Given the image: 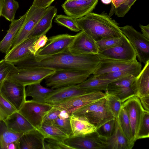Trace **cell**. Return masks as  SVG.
<instances>
[{
	"label": "cell",
	"instance_id": "6da1fadb",
	"mask_svg": "<svg viewBox=\"0 0 149 149\" xmlns=\"http://www.w3.org/2000/svg\"><path fill=\"white\" fill-rule=\"evenodd\" d=\"M100 59L96 54H77L68 50L47 56H37L32 54L13 63L18 69L33 68H48L55 71L73 70L93 74Z\"/></svg>",
	"mask_w": 149,
	"mask_h": 149
},
{
	"label": "cell",
	"instance_id": "7a4b0ae2",
	"mask_svg": "<svg viewBox=\"0 0 149 149\" xmlns=\"http://www.w3.org/2000/svg\"><path fill=\"white\" fill-rule=\"evenodd\" d=\"M80 31H83L96 41L107 38H120L123 35L118 24L103 12H91L75 19Z\"/></svg>",
	"mask_w": 149,
	"mask_h": 149
},
{
	"label": "cell",
	"instance_id": "3957f363",
	"mask_svg": "<svg viewBox=\"0 0 149 149\" xmlns=\"http://www.w3.org/2000/svg\"><path fill=\"white\" fill-rule=\"evenodd\" d=\"M91 75L87 72L78 70H57L45 78V83L47 87L55 89L79 84Z\"/></svg>",
	"mask_w": 149,
	"mask_h": 149
},
{
	"label": "cell",
	"instance_id": "277c9868",
	"mask_svg": "<svg viewBox=\"0 0 149 149\" xmlns=\"http://www.w3.org/2000/svg\"><path fill=\"white\" fill-rule=\"evenodd\" d=\"M72 114L84 115L96 128L114 118L107 104L106 97L85 106Z\"/></svg>",
	"mask_w": 149,
	"mask_h": 149
},
{
	"label": "cell",
	"instance_id": "5b68a950",
	"mask_svg": "<svg viewBox=\"0 0 149 149\" xmlns=\"http://www.w3.org/2000/svg\"><path fill=\"white\" fill-rule=\"evenodd\" d=\"M54 72L53 70L45 68L18 69L16 67L11 72L7 79L26 86L31 84L41 83Z\"/></svg>",
	"mask_w": 149,
	"mask_h": 149
},
{
	"label": "cell",
	"instance_id": "8992f818",
	"mask_svg": "<svg viewBox=\"0 0 149 149\" xmlns=\"http://www.w3.org/2000/svg\"><path fill=\"white\" fill-rule=\"evenodd\" d=\"M53 107L46 103L26 100L18 111L36 129L41 126L45 116Z\"/></svg>",
	"mask_w": 149,
	"mask_h": 149
},
{
	"label": "cell",
	"instance_id": "52a82bcc",
	"mask_svg": "<svg viewBox=\"0 0 149 149\" xmlns=\"http://www.w3.org/2000/svg\"><path fill=\"white\" fill-rule=\"evenodd\" d=\"M106 96V94L102 91H93L77 95L51 105L61 110H65L70 115L77 110Z\"/></svg>",
	"mask_w": 149,
	"mask_h": 149
},
{
	"label": "cell",
	"instance_id": "ba28073f",
	"mask_svg": "<svg viewBox=\"0 0 149 149\" xmlns=\"http://www.w3.org/2000/svg\"><path fill=\"white\" fill-rule=\"evenodd\" d=\"M120 29L133 47L139 61L145 64L149 61V40L132 26L126 25Z\"/></svg>",
	"mask_w": 149,
	"mask_h": 149
},
{
	"label": "cell",
	"instance_id": "9c48e42d",
	"mask_svg": "<svg viewBox=\"0 0 149 149\" xmlns=\"http://www.w3.org/2000/svg\"><path fill=\"white\" fill-rule=\"evenodd\" d=\"M135 77L130 76L109 83L105 93L114 96L123 103L136 95Z\"/></svg>",
	"mask_w": 149,
	"mask_h": 149
},
{
	"label": "cell",
	"instance_id": "30bf717a",
	"mask_svg": "<svg viewBox=\"0 0 149 149\" xmlns=\"http://www.w3.org/2000/svg\"><path fill=\"white\" fill-rule=\"evenodd\" d=\"M26 86L6 79L0 85V93L3 98L17 111L26 100Z\"/></svg>",
	"mask_w": 149,
	"mask_h": 149
},
{
	"label": "cell",
	"instance_id": "8fae6325",
	"mask_svg": "<svg viewBox=\"0 0 149 149\" xmlns=\"http://www.w3.org/2000/svg\"><path fill=\"white\" fill-rule=\"evenodd\" d=\"M64 142L72 149H107L106 139L100 136L95 131L84 135L71 136Z\"/></svg>",
	"mask_w": 149,
	"mask_h": 149
},
{
	"label": "cell",
	"instance_id": "7c38bea8",
	"mask_svg": "<svg viewBox=\"0 0 149 149\" xmlns=\"http://www.w3.org/2000/svg\"><path fill=\"white\" fill-rule=\"evenodd\" d=\"M47 8H39L32 5L26 13L24 22L16 35L11 49L29 38L31 32L46 11Z\"/></svg>",
	"mask_w": 149,
	"mask_h": 149
},
{
	"label": "cell",
	"instance_id": "4fadbf2b",
	"mask_svg": "<svg viewBox=\"0 0 149 149\" xmlns=\"http://www.w3.org/2000/svg\"><path fill=\"white\" fill-rule=\"evenodd\" d=\"M76 36V35L64 34L50 37L45 46L39 49L35 56L53 55L68 50Z\"/></svg>",
	"mask_w": 149,
	"mask_h": 149
},
{
	"label": "cell",
	"instance_id": "5bb4252c",
	"mask_svg": "<svg viewBox=\"0 0 149 149\" xmlns=\"http://www.w3.org/2000/svg\"><path fill=\"white\" fill-rule=\"evenodd\" d=\"M97 55L99 58L128 61L136 60L135 50L125 35L123 42L121 45L99 51Z\"/></svg>",
	"mask_w": 149,
	"mask_h": 149
},
{
	"label": "cell",
	"instance_id": "9a60e30c",
	"mask_svg": "<svg viewBox=\"0 0 149 149\" xmlns=\"http://www.w3.org/2000/svg\"><path fill=\"white\" fill-rule=\"evenodd\" d=\"M98 0H66L62 6L65 13L74 19L81 18L91 12Z\"/></svg>",
	"mask_w": 149,
	"mask_h": 149
},
{
	"label": "cell",
	"instance_id": "2e32d148",
	"mask_svg": "<svg viewBox=\"0 0 149 149\" xmlns=\"http://www.w3.org/2000/svg\"><path fill=\"white\" fill-rule=\"evenodd\" d=\"M68 50L77 54H97L99 52L96 41L83 31H80L76 34Z\"/></svg>",
	"mask_w": 149,
	"mask_h": 149
},
{
	"label": "cell",
	"instance_id": "e0dca14e",
	"mask_svg": "<svg viewBox=\"0 0 149 149\" xmlns=\"http://www.w3.org/2000/svg\"><path fill=\"white\" fill-rule=\"evenodd\" d=\"M122 106L126 109L130 120L133 140L135 142L137 133L144 110L139 98L136 96L132 97L123 102Z\"/></svg>",
	"mask_w": 149,
	"mask_h": 149
},
{
	"label": "cell",
	"instance_id": "ac0fdd59",
	"mask_svg": "<svg viewBox=\"0 0 149 149\" xmlns=\"http://www.w3.org/2000/svg\"><path fill=\"white\" fill-rule=\"evenodd\" d=\"M93 91L79 88L77 85L54 89L47 96L45 102L52 105L72 97Z\"/></svg>",
	"mask_w": 149,
	"mask_h": 149
},
{
	"label": "cell",
	"instance_id": "d6986e66",
	"mask_svg": "<svg viewBox=\"0 0 149 149\" xmlns=\"http://www.w3.org/2000/svg\"><path fill=\"white\" fill-rule=\"evenodd\" d=\"M100 59V62L93 73L95 75L97 76L142 65L141 63L137 60L128 61L104 58Z\"/></svg>",
	"mask_w": 149,
	"mask_h": 149
},
{
	"label": "cell",
	"instance_id": "ffe728a7",
	"mask_svg": "<svg viewBox=\"0 0 149 149\" xmlns=\"http://www.w3.org/2000/svg\"><path fill=\"white\" fill-rule=\"evenodd\" d=\"M38 37L28 38L13 48L6 54L4 59L14 63L18 62L32 54L29 49L38 39Z\"/></svg>",
	"mask_w": 149,
	"mask_h": 149
},
{
	"label": "cell",
	"instance_id": "44dd1931",
	"mask_svg": "<svg viewBox=\"0 0 149 149\" xmlns=\"http://www.w3.org/2000/svg\"><path fill=\"white\" fill-rule=\"evenodd\" d=\"M45 139L42 133L35 129L20 137L17 141L19 149H44Z\"/></svg>",
	"mask_w": 149,
	"mask_h": 149
},
{
	"label": "cell",
	"instance_id": "7402d4cb",
	"mask_svg": "<svg viewBox=\"0 0 149 149\" xmlns=\"http://www.w3.org/2000/svg\"><path fill=\"white\" fill-rule=\"evenodd\" d=\"M57 12L54 6L48 7L43 16L31 32L29 37H38L46 35L52 27V21Z\"/></svg>",
	"mask_w": 149,
	"mask_h": 149
},
{
	"label": "cell",
	"instance_id": "603a6c76",
	"mask_svg": "<svg viewBox=\"0 0 149 149\" xmlns=\"http://www.w3.org/2000/svg\"><path fill=\"white\" fill-rule=\"evenodd\" d=\"M71 136L84 135L95 131L96 127L84 115H70Z\"/></svg>",
	"mask_w": 149,
	"mask_h": 149
},
{
	"label": "cell",
	"instance_id": "cb8c5ba5",
	"mask_svg": "<svg viewBox=\"0 0 149 149\" xmlns=\"http://www.w3.org/2000/svg\"><path fill=\"white\" fill-rule=\"evenodd\" d=\"M4 121L9 129L18 133L24 134L36 129L18 111L13 113Z\"/></svg>",
	"mask_w": 149,
	"mask_h": 149
},
{
	"label": "cell",
	"instance_id": "d4e9b609",
	"mask_svg": "<svg viewBox=\"0 0 149 149\" xmlns=\"http://www.w3.org/2000/svg\"><path fill=\"white\" fill-rule=\"evenodd\" d=\"M26 13L17 19L11 22L9 28L3 39L0 41V51L7 54L11 49L12 44L25 19Z\"/></svg>",
	"mask_w": 149,
	"mask_h": 149
},
{
	"label": "cell",
	"instance_id": "484cf974",
	"mask_svg": "<svg viewBox=\"0 0 149 149\" xmlns=\"http://www.w3.org/2000/svg\"><path fill=\"white\" fill-rule=\"evenodd\" d=\"M106 141L107 149H131L134 144L130 141L124 134L116 120L115 132Z\"/></svg>",
	"mask_w": 149,
	"mask_h": 149
},
{
	"label": "cell",
	"instance_id": "4316f807",
	"mask_svg": "<svg viewBox=\"0 0 149 149\" xmlns=\"http://www.w3.org/2000/svg\"><path fill=\"white\" fill-rule=\"evenodd\" d=\"M136 95L139 98L149 96V61L136 77Z\"/></svg>",
	"mask_w": 149,
	"mask_h": 149
},
{
	"label": "cell",
	"instance_id": "83f0119b",
	"mask_svg": "<svg viewBox=\"0 0 149 149\" xmlns=\"http://www.w3.org/2000/svg\"><path fill=\"white\" fill-rule=\"evenodd\" d=\"M40 83H36L26 86L25 87L26 96V97H31V100L35 101L45 103L47 96L54 89L44 87Z\"/></svg>",
	"mask_w": 149,
	"mask_h": 149
},
{
	"label": "cell",
	"instance_id": "f1b7e54d",
	"mask_svg": "<svg viewBox=\"0 0 149 149\" xmlns=\"http://www.w3.org/2000/svg\"><path fill=\"white\" fill-rule=\"evenodd\" d=\"M23 134L10 129L4 120H0V149H7L10 144L17 141Z\"/></svg>",
	"mask_w": 149,
	"mask_h": 149
},
{
	"label": "cell",
	"instance_id": "f546056e",
	"mask_svg": "<svg viewBox=\"0 0 149 149\" xmlns=\"http://www.w3.org/2000/svg\"><path fill=\"white\" fill-rule=\"evenodd\" d=\"M142 65L129 68L118 71L108 72L96 76L100 79L114 81L128 76L137 77L142 70Z\"/></svg>",
	"mask_w": 149,
	"mask_h": 149
},
{
	"label": "cell",
	"instance_id": "4dcf8cb0",
	"mask_svg": "<svg viewBox=\"0 0 149 149\" xmlns=\"http://www.w3.org/2000/svg\"><path fill=\"white\" fill-rule=\"evenodd\" d=\"M112 81L99 79L93 75L77 85L79 88L90 91H103L105 92L108 84Z\"/></svg>",
	"mask_w": 149,
	"mask_h": 149
},
{
	"label": "cell",
	"instance_id": "1f68e13d",
	"mask_svg": "<svg viewBox=\"0 0 149 149\" xmlns=\"http://www.w3.org/2000/svg\"><path fill=\"white\" fill-rule=\"evenodd\" d=\"M38 130L42 133L45 138H51L64 141L69 137L55 126L44 122Z\"/></svg>",
	"mask_w": 149,
	"mask_h": 149
},
{
	"label": "cell",
	"instance_id": "d6a6232c",
	"mask_svg": "<svg viewBox=\"0 0 149 149\" xmlns=\"http://www.w3.org/2000/svg\"><path fill=\"white\" fill-rule=\"evenodd\" d=\"M117 120L121 130L131 142L135 143L133 140L131 125L126 109L122 106Z\"/></svg>",
	"mask_w": 149,
	"mask_h": 149
},
{
	"label": "cell",
	"instance_id": "836d02e7",
	"mask_svg": "<svg viewBox=\"0 0 149 149\" xmlns=\"http://www.w3.org/2000/svg\"><path fill=\"white\" fill-rule=\"evenodd\" d=\"M19 7L18 2L15 0H3L1 16L11 22L14 19L15 13Z\"/></svg>",
	"mask_w": 149,
	"mask_h": 149
},
{
	"label": "cell",
	"instance_id": "e575fe53",
	"mask_svg": "<svg viewBox=\"0 0 149 149\" xmlns=\"http://www.w3.org/2000/svg\"><path fill=\"white\" fill-rule=\"evenodd\" d=\"M116 121L114 118L110 119L97 128L95 131L100 136L107 139L115 132Z\"/></svg>",
	"mask_w": 149,
	"mask_h": 149
},
{
	"label": "cell",
	"instance_id": "d590c367",
	"mask_svg": "<svg viewBox=\"0 0 149 149\" xmlns=\"http://www.w3.org/2000/svg\"><path fill=\"white\" fill-rule=\"evenodd\" d=\"M149 137V112L144 110L138 130L136 140Z\"/></svg>",
	"mask_w": 149,
	"mask_h": 149
},
{
	"label": "cell",
	"instance_id": "8d00e7d4",
	"mask_svg": "<svg viewBox=\"0 0 149 149\" xmlns=\"http://www.w3.org/2000/svg\"><path fill=\"white\" fill-rule=\"evenodd\" d=\"M107 104L113 117L117 119L122 107V103L117 97L106 94Z\"/></svg>",
	"mask_w": 149,
	"mask_h": 149
},
{
	"label": "cell",
	"instance_id": "74e56055",
	"mask_svg": "<svg viewBox=\"0 0 149 149\" xmlns=\"http://www.w3.org/2000/svg\"><path fill=\"white\" fill-rule=\"evenodd\" d=\"M124 34L120 38H107L96 41L99 51H103L121 45L123 42Z\"/></svg>",
	"mask_w": 149,
	"mask_h": 149
},
{
	"label": "cell",
	"instance_id": "f35d334b",
	"mask_svg": "<svg viewBox=\"0 0 149 149\" xmlns=\"http://www.w3.org/2000/svg\"><path fill=\"white\" fill-rule=\"evenodd\" d=\"M55 22L72 31L76 32L80 31L75 19L68 15H57L55 17Z\"/></svg>",
	"mask_w": 149,
	"mask_h": 149
},
{
	"label": "cell",
	"instance_id": "ab89813d",
	"mask_svg": "<svg viewBox=\"0 0 149 149\" xmlns=\"http://www.w3.org/2000/svg\"><path fill=\"white\" fill-rule=\"evenodd\" d=\"M47 123L55 126L69 136L72 135L70 118H64L58 116L54 121Z\"/></svg>",
	"mask_w": 149,
	"mask_h": 149
},
{
	"label": "cell",
	"instance_id": "60d3db41",
	"mask_svg": "<svg viewBox=\"0 0 149 149\" xmlns=\"http://www.w3.org/2000/svg\"><path fill=\"white\" fill-rule=\"evenodd\" d=\"M16 111L14 107L3 98L0 93V120H4Z\"/></svg>",
	"mask_w": 149,
	"mask_h": 149
},
{
	"label": "cell",
	"instance_id": "b9f144b4",
	"mask_svg": "<svg viewBox=\"0 0 149 149\" xmlns=\"http://www.w3.org/2000/svg\"><path fill=\"white\" fill-rule=\"evenodd\" d=\"M16 68L12 63L4 59L0 61V84L7 79L11 72Z\"/></svg>",
	"mask_w": 149,
	"mask_h": 149
},
{
	"label": "cell",
	"instance_id": "7bdbcfd3",
	"mask_svg": "<svg viewBox=\"0 0 149 149\" xmlns=\"http://www.w3.org/2000/svg\"><path fill=\"white\" fill-rule=\"evenodd\" d=\"M44 149H72L64 141L51 139L45 138Z\"/></svg>",
	"mask_w": 149,
	"mask_h": 149
},
{
	"label": "cell",
	"instance_id": "ee69618b",
	"mask_svg": "<svg viewBox=\"0 0 149 149\" xmlns=\"http://www.w3.org/2000/svg\"><path fill=\"white\" fill-rule=\"evenodd\" d=\"M136 0H126L120 6L115 9V15L118 17H124Z\"/></svg>",
	"mask_w": 149,
	"mask_h": 149
},
{
	"label": "cell",
	"instance_id": "f6af8a7d",
	"mask_svg": "<svg viewBox=\"0 0 149 149\" xmlns=\"http://www.w3.org/2000/svg\"><path fill=\"white\" fill-rule=\"evenodd\" d=\"M48 39L46 35H43L39 36L29 49L31 53L35 55L39 49L45 46Z\"/></svg>",
	"mask_w": 149,
	"mask_h": 149
},
{
	"label": "cell",
	"instance_id": "bcb514c9",
	"mask_svg": "<svg viewBox=\"0 0 149 149\" xmlns=\"http://www.w3.org/2000/svg\"><path fill=\"white\" fill-rule=\"evenodd\" d=\"M61 111L60 109L53 107L52 109L45 116L43 122L48 123L54 121L59 116Z\"/></svg>",
	"mask_w": 149,
	"mask_h": 149
},
{
	"label": "cell",
	"instance_id": "7dc6e473",
	"mask_svg": "<svg viewBox=\"0 0 149 149\" xmlns=\"http://www.w3.org/2000/svg\"><path fill=\"white\" fill-rule=\"evenodd\" d=\"M54 0H34L33 5L39 8H46L49 6Z\"/></svg>",
	"mask_w": 149,
	"mask_h": 149
},
{
	"label": "cell",
	"instance_id": "c3c4849f",
	"mask_svg": "<svg viewBox=\"0 0 149 149\" xmlns=\"http://www.w3.org/2000/svg\"><path fill=\"white\" fill-rule=\"evenodd\" d=\"M126 0H111V7L109 16L111 17L114 13L116 8H118Z\"/></svg>",
	"mask_w": 149,
	"mask_h": 149
},
{
	"label": "cell",
	"instance_id": "681fc988",
	"mask_svg": "<svg viewBox=\"0 0 149 149\" xmlns=\"http://www.w3.org/2000/svg\"><path fill=\"white\" fill-rule=\"evenodd\" d=\"M143 109L149 112V96L139 98Z\"/></svg>",
	"mask_w": 149,
	"mask_h": 149
},
{
	"label": "cell",
	"instance_id": "f907efd6",
	"mask_svg": "<svg viewBox=\"0 0 149 149\" xmlns=\"http://www.w3.org/2000/svg\"><path fill=\"white\" fill-rule=\"evenodd\" d=\"M142 35L148 40H149V24L146 26L139 25Z\"/></svg>",
	"mask_w": 149,
	"mask_h": 149
},
{
	"label": "cell",
	"instance_id": "816d5d0a",
	"mask_svg": "<svg viewBox=\"0 0 149 149\" xmlns=\"http://www.w3.org/2000/svg\"><path fill=\"white\" fill-rule=\"evenodd\" d=\"M70 114L65 110H61L59 117L64 118H68L70 117Z\"/></svg>",
	"mask_w": 149,
	"mask_h": 149
},
{
	"label": "cell",
	"instance_id": "f5cc1de1",
	"mask_svg": "<svg viewBox=\"0 0 149 149\" xmlns=\"http://www.w3.org/2000/svg\"><path fill=\"white\" fill-rule=\"evenodd\" d=\"M3 0H0V17L1 16V12L2 8Z\"/></svg>",
	"mask_w": 149,
	"mask_h": 149
},
{
	"label": "cell",
	"instance_id": "db71d44e",
	"mask_svg": "<svg viewBox=\"0 0 149 149\" xmlns=\"http://www.w3.org/2000/svg\"><path fill=\"white\" fill-rule=\"evenodd\" d=\"M102 2L104 4H108L111 2V0H101Z\"/></svg>",
	"mask_w": 149,
	"mask_h": 149
}]
</instances>
